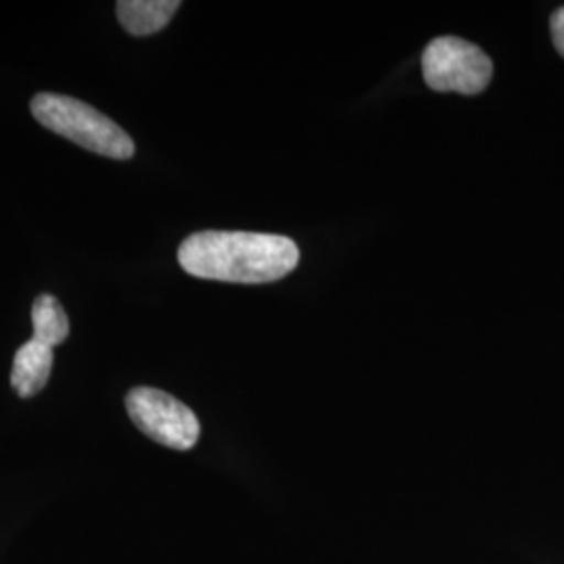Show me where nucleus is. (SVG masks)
Listing matches in <instances>:
<instances>
[{
  "label": "nucleus",
  "instance_id": "423d86ee",
  "mask_svg": "<svg viewBox=\"0 0 564 564\" xmlns=\"http://www.w3.org/2000/svg\"><path fill=\"white\" fill-rule=\"evenodd\" d=\"M118 20L132 36H151L163 30L181 9L178 0H120Z\"/></svg>",
  "mask_w": 564,
  "mask_h": 564
},
{
  "label": "nucleus",
  "instance_id": "f257e3e1",
  "mask_svg": "<svg viewBox=\"0 0 564 564\" xmlns=\"http://www.w3.org/2000/svg\"><path fill=\"white\" fill-rule=\"evenodd\" d=\"M178 262L184 272L205 281L263 284L291 274L300 249L279 235L205 230L182 241Z\"/></svg>",
  "mask_w": 564,
  "mask_h": 564
},
{
  "label": "nucleus",
  "instance_id": "f03ea898",
  "mask_svg": "<svg viewBox=\"0 0 564 564\" xmlns=\"http://www.w3.org/2000/svg\"><path fill=\"white\" fill-rule=\"evenodd\" d=\"M32 116L44 128L76 142L82 149L99 153L111 160H130L137 153L134 141L120 126L99 109L74 97L41 93L32 99Z\"/></svg>",
  "mask_w": 564,
  "mask_h": 564
},
{
  "label": "nucleus",
  "instance_id": "0eeeda50",
  "mask_svg": "<svg viewBox=\"0 0 564 564\" xmlns=\"http://www.w3.org/2000/svg\"><path fill=\"white\" fill-rule=\"evenodd\" d=\"M32 326L36 341L57 347L69 337V318L63 305L53 295H41L32 305Z\"/></svg>",
  "mask_w": 564,
  "mask_h": 564
},
{
  "label": "nucleus",
  "instance_id": "6e6552de",
  "mask_svg": "<svg viewBox=\"0 0 564 564\" xmlns=\"http://www.w3.org/2000/svg\"><path fill=\"white\" fill-rule=\"evenodd\" d=\"M550 32H552V41L556 51L564 57V7L554 11L552 20H550Z\"/></svg>",
  "mask_w": 564,
  "mask_h": 564
},
{
  "label": "nucleus",
  "instance_id": "39448f33",
  "mask_svg": "<svg viewBox=\"0 0 564 564\" xmlns=\"http://www.w3.org/2000/svg\"><path fill=\"white\" fill-rule=\"evenodd\" d=\"M53 360V347L44 343L30 339L21 345L13 358L11 370V384L20 398H34L46 387L51 379Z\"/></svg>",
  "mask_w": 564,
  "mask_h": 564
},
{
  "label": "nucleus",
  "instance_id": "20e7f679",
  "mask_svg": "<svg viewBox=\"0 0 564 564\" xmlns=\"http://www.w3.org/2000/svg\"><path fill=\"white\" fill-rule=\"evenodd\" d=\"M130 421L153 442L172 449H191L199 442L202 424L181 400L153 387H137L126 395Z\"/></svg>",
  "mask_w": 564,
  "mask_h": 564
},
{
  "label": "nucleus",
  "instance_id": "7ed1b4c3",
  "mask_svg": "<svg viewBox=\"0 0 564 564\" xmlns=\"http://www.w3.org/2000/svg\"><path fill=\"white\" fill-rule=\"evenodd\" d=\"M423 76L437 93L479 95L491 82L494 65L477 44L444 36L424 48Z\"/></svg>",
  "mask_w": 564,
  "mask_h": 564
}]
</instances>
